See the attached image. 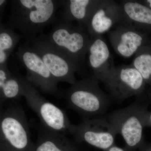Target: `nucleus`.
I'll use <instances>...</instances> for the list:
<instances>
[{
	"mask_svg": "<svg viewBox=\"0 0 151 151\" xmlns=\"http://www.w3.org/2000/svg\"><path fill=\"white\" fill-rule=\"evenodd\" d=\"M145 127H151V112L148 111L145 118Z\"/></svg>",
	"mask_w": 151,
	"mask_h": 151,
	"instance_id": "21",
	"label": "nucleus"
},
{
	"mask_svg": "<svg viewBox=\"0 0 151 151\" xmlns=\"http://www.w3.org/2000/svg\"><path fill=\"white\" fill-rule=\"evenodd\" d=\"M103 83L112 100L119 103L134 96H142L147 85L131 64L116 67Z\"/></svg>",
	"mask_w": 151,
	"mask_h": 151,
	"instance_id": "9",
	"label": "nucleus"
},
{
	"mask_svg": "<svg viewBox=\"0 0 151 151\" xmlns=\"http://www.w3.org/2000/svg\"><path fill=\"white\" fill-rule=\"evenodd\" d=\"M122 18L119 3L112 0H100L86 27L90 38L101 36L108 33Z\"/></svg>",
	"mask_w": 151,
	"mask_h": 151,
	"instance_id": "12",
	"label": "nucleus"
},
{
	"mask_svg": "<svg viewBox=\"0 0 151 151\" xmlns=\"http://www.w3.org/2000/svg\"><path fill=\"white\" fill-rule=\"evenodd\" d=\"M45 37L65 55L82 73L84 69L90 38L81 24L60 20Z\"/></svg>",
	"mask_w": 151,
	"mask_h": 151,
	"instance_id": "3",
	"label": "nucleus"
},
{
	"mask_svg": "<svg viewBox=\"0 0 151 151\" xmlns=\"http://www.w3.org/2000/svg\"><path fill=\"white\" fill-rule=\"evenodd\" d=\"M25 113L17 102L9 103L0 117V138L3 147L11 151H27L31 145Z\"/></svg>",
	"mask_w": 151,
	"mask_h": 151,
	"instance_id": "4",
	"label": "nucleus"
},
{
	"mask_svg": "<svg viewBox=\"0 0 151 151\" xmlns=\"http://www.w3.org/2000/svg\"><path fill=\"white\" fill-rule=\"evenodd\" d=\"M32 49L37 53L58 82L73 84L76 81L75 73L78 72L76 65L64 53L57 48L45 35L29 41Z\"/></svg>",
	"mask_w": 151,
	"mask_h": 151,
	"instance_id": "7",
	"label": "nucleus"
},
{
	"mask_svg": "<svg viewBox=\"0 0 151 151\" xmlns=\"http://www.w3.org/2000/svg\"><path fill=\"white\" fill-rule=\"evenodd\" d=\"M108 37L116 53L125 58L134 56L144 47H151V34L122 24L109 32Z\"/></svg>",
	"mask_w": 151,
	"mask_h": 151,
	"instance_id": "11",
	"label": "nucleus"
},
{
	"mask_svg": "<svg viewBox=\"0 0 151 151\" xmlns=\"http://www.w3.org/2000/svg\"><path fill=\"white\" fill-rule=\"evenodd\" d=\"M24 95L30 108L34 111L44 128L49 131L66 135L69 134L71 123L62 109L42 96L37 89L21 75Z\"/></svg>",
	"mask_w": 151,
	"mask_h": 151,
	"instance_id": "5",
	"label": "nucleus"
},
{
	"mask_svg": "<svg viewBox=\"0 0 151 151\" xmlns=\"http://www.w3.org/2000/svg\"><path fill=\"white\" fill-rule=\"evenodd\" d=\"M69 134L78 142L107 150L113 146L118 133L106 117L102 116L84 119L76 125L71 124Z\"/></svg>",
	"mask_w": 151,
	"mask_h": 151,
	"instance_id": "10",
	"label": "nucleus"
},
{
	"mask_svg": "<svg viewBox=\"0 0 151 151\" xmlns=\"http://www.w3.org/2000/svg\"><path fill=\"white\" fill-rule=\"evenodd\" d=\"M86 56L92 75L102 83L116 68L111 51L102 36L91 38Z\"/></svg>",
	"mask_w": 151,
	"mask_h": 151,
	"instance_id": "13",
	"label": "nucleus"
},
{
	"mask_svg": "<svg viewBox=\"0 0 151 151\" xmlns=\"http://www.w3.org/2000/svg\"><path fill=\"white\" fill-rule=\"evenodd\" d=\"M148 111L147 104L136 102L105 117L124 138L127 145L134 147L143 140L145 118Z\"/></svg>",
	"mask_w": 151,
	"mask_h": 151,
	"instance_id": "6",
	"label": "nucleus"
},
{
	"mask_svg": "<svg viewBox=\"0 0 151 151\" xmlns=\"http://www.w3.org/2000/svg\"><path fill=\"white\" fill-rule=\"evenodd\" d=\"M8 1L7 0H1L0 1V17H1V19L4 16L5 9L7 4L8 3Z\"/></svg>",
	"mask_w": 151,
	"mask_h": 151,
	"instance_id": "20",
	"label": "nucleus"
},
{
	"mask_svg": "<svg viewBox=\"0 0 151 151\" xmlns=\"http://www.w3.org/2000/svg\"><path fill=\"white\" fill-rule=\"evenodd\" d=\"M122 18L119 24L151 34V9L141 1L124 0L119 3Z\"/></svg>",
	"mask_w": 151,
	"mask_h": 151,
	"instance_id": "14",
	"label": "nucleus"
},
{
	"mask_svg": "<svg viewBox=\"0 0 151 151\" xmlns=\"http://www.w3.org/2000/svg\"><path fill=\"white\" fill-rule=\"evenodd\" d=\"M131 65L139 72L151 89V47H144L134 55Z\"/></svg>",
	"mask_w": 151,
	"mask_h": 151,
	"instance_id": "19",
	"label": "nucleus"
},
{
	"mask_svg": "<svg viewBox=\"0 0 151 151\" xmlns=\"http://www.w3.org/2000/svg\"><path fill=\"white\" fill-rule=\"evenodd\" d=\"M99 82L92 75L71 84L65 94L68 108L85 119L103 116L110 107L112 99L101 89Z\"/></svg>",
	"mask_w": 151,
	"mask_h": 151,
	"instance_id": "2",
	"label": "nucleus"
},
{
	"mask_svg": "<svg viewBox=\"0 0 151 151\" xmlns=\"http://www.w3.org/2000/svg\"><path fill=\"white\" fill-rule=\"evenodd\" d=\"M35 151H70L72 144L66 135L43 128L39 132Z\"/></svg>",
	"mask_w": 151,
	"mask_h": 151,
	"instance_id": "17",
	"label": "nucleus"
},
{
	"mask_svg": "<svg viewBox=\"0 0 151 151\" xmlns=\"http://www.w3.org/2000/svg\"><path fill=\"white\" fill-rule=\"evenodd\" d=\"M141 1L151 9V0H142Z\"/></svg>",
	"mask_w": 151,
	"mask_h": 151,
	"instance_id": "22",
	"label": "nucleus"
},
{
	"mask_svg": "<svg viewBox=\"0 0 151 151\" xmlns=\"http://www.w3.org/2000/svg\"><path fill=\"white\" fill-rule=\"evenodd\" d=\"M100 0H66L63 1L61 20L77 24L85 28L92 14Z\"/></svg>",
	"mask_w": 151,
	"mask_h": 151,
	"instance_id": "15",
	"label": "nucleus"
},
{
	"mask_svg": "<svg viewBox=\"0 0 151 151\" xmlns=\"http://www.w3.org/2000/svg\"><path fill=\"white\" fill-rule=\"evenodd\" d=\"M147 97L148 101L149 103H151V89H149L147 92Z\"/></svg>",
	"mask_w": 151,
	"mask_h": 151,
	"instance_id": "23",
	"label": "nucleus"
},
{
	"mask_svg": "<svg viewBox=\"0 0 151 151\" xmlns=\"http://www.w3.org/2000/svg\"><path fill=\"white\" fill-rule=\"evenodd\" d=\"M63 1L55 0H12L6 24L18 30L29 41L47 26L55 20L58 9Z\"/></svg>",
	"mask_w": 151,
	"mask_h": 151,
	"instance_id": "1",
	"label": "nucleus"
},
{
	"mask_svg": "<svg viewBox=\"0 0 151 151\" xmlns=\"http://www.w3.org/2000/svg\"><path fill=\"white\" fill-rule=\"evenodd\" d=\"M16 55L26 70V76L24 77L30 84L46 94L60 95L58 87V82L40 57L32 49L29 41L26 40L19 46Z\"/></svg>",
	"mask_w": 151,
	"mask_h": 151,
	"instance_id": "8",
	"label": "nucleus"
},
{
	"mask_svg": "<svg viewBox=\"0 0 151 151\" xmlns=\"http://www.w3.org/2000/svg\"><path fill=\"white\" fill-rule=\"evenodd\" d=\"M6 24L0 25V66L7 64L8 59L22 37Z\"/></svg>",
	"mask_w": 151,
	"mask_h": 151,
	"instance_id": "18",
	"label": "nucleus"
},
{
	"mask_svg": "<svg viewBox=\"0 0 151 151\" xmlns=\"http://www.w3.org/2000/svg\"><path fill=\"white\" fill-rule=\"evenodd\" d=\"M24 90L21 75L9 70L7 64L0 66L1 105L17 102L23 97Z\"/></svg>",
	"mask_w": 151,
	"mask_h": 151,
	"instance_id": "16",
	"label": "nucleus"
}]
</instances>
